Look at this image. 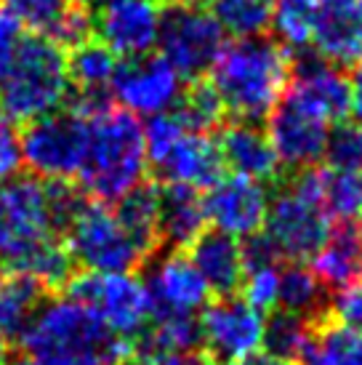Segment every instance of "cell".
<instances>
[{"mask_svg": "<svg viewBox=\"0 0 362 365\" xmlns=\"http://www.w3.org/2000/svg\"><path fill=\"white\" fill-rule=\"evenodd\" d=\"M75 107L88 118V153L81 184L96 203H118L144 184L147 150L136 115L107 102V96H78Z\"/></svg>", "mask_w": 362, "mask_h": 365, "instance_id": "6da1fadb", "label": "cell"}, {"mask_svg": "<svg viewBox=\"0 0 362 365\" xmlns=\"http://www.w3.org/2000/svg\"><path fill=\"white\" fill-rule=\"evenodd\" d=\"M19 341L41 365H125L136 360L133 341L112 334L99 314L72 296L43 302Z\"/></svg>", "mask_w": 362, "mask_h": 365, "instance_id": "7a4b0ae2", "label": "cell"}, {"mask_svg": "<svg viewBox=\"0 0 362 365\" xmlns=\"http://www.w3.org/2000/svg\"><path fill=\"white\" fill-rule=\"evenodd\" d=\"M291 75L293 59L285 46L269 38H248L224 46L211 67V86L227 112L256 123L280 104Z\"/></svg>", "mask_w": 362, "mask_h": 365, "instance_id": "3957f363", "label": "cell"}, {"mask_svg": "<svg viewBox=\"0 0 362 365\" xmlns=\"http://www.w3.org/2000/svg\"><path fill=\"white\" fill-rule=\"evenodd\" d=\"M67 56L48 35L19 38L0 64V115L11 123H32L59 112L70 96Z\"/></svg>", "mask_w": 362, "mask_h": 365, "instance_id": "277c9868", "label": "cell"}, {"mask_svg": "<svg viewBox=\"0 0 362 365\" xmlns=\"http://www.w3.org/2000/svg\"><path fill=\"white\" fill-rule=\"evenodd\" d=\"M61 232L51 213L48 182L16 176L0 187V262L11 272L24 274Z\"/></svg>", "mask_w": 362, "mask_h": 365, "instance_id": "5b68a950", "label": "cell"}, {"mask_svg": "<svg viewBox=\"0 0 362 365\" xmlns=\"http://www.w3.org/2000/svg\"><path fill=\"white\" fill-rule=\"evenodd\" d=\"M24 165L35 179L67 182L83 171L88 153V118L75 104L27 123L21 131Z\"/></svg>", "mask_w": 362, "mask_h": 365, "instance_id": "8992f818", "label": "cell"}, {"mask_svg": "<svg viewBox=\"0 0 362 365\" xmlns=\"http://www.w3.org/2000/svg\"><path fill=\"white\" fill-rule=\"evenodd\" d=\"M64 243L72 262L83 264L86 272H133L150 259L123 230L115 211L96 200L83 203L64 232Z\"/></svg>", "mask_w": 362, "mask_h": 365, "instance_id": "52a82bcc", "label": "cell"}, {"mask_svg": "<svg viewBox=\"0 0 362 365\" xmlns=\"http://www.w3.org/2000/svg\"><path fill=\"white\" fill-rule=\"evenodd\" d=\"M157 48L181 78L200 81L224 51V30L200 3H168L162 6Z\"/></svg>", "mask_w": 362, "mask_h": 365, "instance_id": "ba28073f", "label": "cell"}, {"mask_svg": "<svg viewBox=\"0 0 362 365\" xmlns=\"http://www.w3.org/2000/svg\"><path fill=\"white\" fill-rule=\"evenodd\" d=\"M72 299L83 302L107 323L112 334L136 341L152 323V304L144 280L133 272H81L67 283Z\"/></svg>", "mask_w": 362, "mask_h": 365, "instance_id": "9c48e42d", "label": "cell"}, {"mask_svg": "<svg viewBox=\"0 0 362 365\" xmlns=\"http://www.w3.org/2000/svg\"><path fill=\"white\" fill-rule=\"evenodd\" d=\"M333 230L331 216L320 203H314L301 192H296L291 184H285L280 192L269 200V213L262 232L274 245L280 259L291 264L309 262Z\"/></svg>", "mask_w": 362, "mask_h": 365, "instance_id": "30bf717a", "label": "cell"}, {"mask_svg": "<svg viewBox=\"0 0 362 365\" xmlns=\"http://www.w3.org/2000/svg\"><path fill=\"white\" fill-rule=\"evenodd\" d=\"M197 325L200 344L222 365H245L264 346V314L237 296H219L208 302Z\"/></svg>", "mask_w": 362, "mask_h": 365, "instance_id": "8fae6325", "label": "cell"}, {"mask_svg": "<svg viewBox=\"0 0 362 365\" xmlns=\"http://www.w3.org/2000/svg\"><path fill=\"white\" fill-rule=\"evenodd\" d=\"M328 133L331 123L306 110L288 91L280 104L267 115V139L272 144V153L280 168H288L293 173L312 168L325 158Z\"/></svg>", "mask_w": 362, "mask_h": 365, "instance_id": "7c38bea8", "label": "cell"}, {"mask_svg": "<svg viewBox=\"0 0 362 365\" xmlns=\"http://www.w3.org/2000/svg\"><path fill=\"white\" fill-rule=\"evenodd\" d=\"M184 78L173 70L162 56H141V59H125L115 72L112 81V96L120 107L131 115H162L176 107L184 93Z\"/></svg>", "mask_w": 362, "mask_h": 365, "instance_id": "4fadbf2b", "label": "cell"}, {"mask_svg": "<svg viewBox=\"0 0 362 365\" xmlns=\"http://www.w3.org/2000/svg\"><path fill=\"white\" fill-rule=\"evenodd\" d=\"M160 19V0H107L93 14V32L118 59H141L157 46Z\"/></svg>", "mask_w": 362, "mask_h": 365, "instance_id": "5bb4252c", "label": "cell"}, {"mask_svg": "<svg viewBox=\"0 0 362 365\" xmlns=\"http://www.w3.org/2000/svg\"><path fill=\"white\" fill-rule=\"evenodd\" d=\"M202 200H205V216L216 232L229 235L234 240H248L264 230L272 197L262 182L232 173L213 184L202 195Z\"/></svg>", "mask_w": 362, "mask_h": 365, "instance_id": "9a60e30c", "label": "cell"}, {"mask_svg": "<svg viewBox=\"0 0 362 365\" xmlns=\"http://www.w3.org/2000/svg\"><path fill=\"white\" fill-rule=\"evenodd\" d=\"M147 294L155 317H195L205 309L211 291L187 254L168 251L155 259L147 274Z\"/></svg>", "mask_w": 362, "mask_h": 365, "instance_id": "2e32d148", "label": "cell"}, {"mask_svg": "<svg viewBox=\"0 0 362 365\" xmlns=\"http://www.w3.org/2000/svg\"><path fill=\"white\" fill-rule=\"evenodd\" d=\"M312 46L333 67L362 61V0H314Z\"/></svg>", "mask_w": 362, "mask_h": 365, "instance_id": "e0dca14e", "label": "cell"}, {"mask_svg": "<svg viewBox=\"0 0 362 365\" xmlns=\"http://www.w3.org/2000/svg\"><path fill=\"white\" fill-rule=\"evenodd\" d=\"M288 93L328 123H343L349 115V78L343 70L306 51L293 64Z\"/></svg>", "mask_w": 362, "mask_h": 365, "instance_id": "ac0fdd59", "label": "cell"}, {"mask_svg": "<svg viewBox=\"0 0 362 365\" xmlns=\"http://www.w3.org/2000/svg\"><path fill=\"white\" fill-rule=\"evenodd\" d=\"M162 184L190 187V190H211L224 176V160L219 144L208 133L187 131L179 142L165 153L162 160L152 165Z\"/></svg>", "mask_w": 362, "mask_h": 365, "instance_id": "d6986e66", "label": "cell"}, {"mask_svg": "<svg viewBox=\"0 0 362 365\" xmlns=\"http://www.w3.org/2000/svg\"><path fill=\"white\" fill-rule=\"evenodd\" d=\"M219 153H222L224 168H229L234 176H245L253 182H269L280 171V163L272 153L267 131H262L251 120L224 123L219 133Z\"/></svg>", "mask_w": 362, "mask_h": 365, "instance_id": "ffe728a7", "label": "cell"}, {"mask_svg": "<svg viewBox=\"0 0 362 365\" xmlns=\"http://www.w3.org/2000/svg\"><path fill=\"white\" fill-rule=\"evenodd\" d=\"M190 259L200 272L202 283L216 296H234L242 285L245 264H242V243L229 235L208 230L190 245Z\"/></svg>", "mask_w": 362, "mask_h": 365, "instance_id": "44dd1931", "label": "cell"}, {"mask_svg": "<svg viewBox=\"0 0 362 365\" xmlns=\"http://www.w3.org/2000/svg\"><path fill=\"white\" fill-rule=\"evenodd\" d=\"M309 269L333 294L362 283V230L354 224L333 227L322 248L309 259Z\"/></svg>", "mask_w": 362, "mask_h": 365, "instance_id": "7402d4cb", "label": "cell"}, {"mask_svg": "<svg viewBox=\"0 0 362 365\" xmlns=\"http://www.w3.org/2000/svg\"><path fill=\"white\" fill-rule=\"evenodd\" d=\"M205 200L202 192L190 187L165 184L160 190V240L173 251L190 248L205 232Z\"/></svg>", "mask_w": 362, "mask_h": 365, "instance_id": "603a6c76", "label": "cell"}, {"mask_svg": "<svg viewBox=\"0 0 362 365\" xmlns=\"http://www.w3.org/2000/svg\"><path fill=\"white\" fill-rule=\"evenodd\" d=\"M115 216L123 230L131 235L133 243L144 254L155 256L160 248V190L155 184H139L136 190L120 197L115 205Z\"/></svg>", "mask_w": 362, "mask_h": 365, "instance_id": "cb8c5ba5", "label": "cell"}, {"mask_svg": "<svg viewBox=\"0 0 362 365\" xmlns=\"http://www.w3.org/2000/svg\"><path fill=\"white\" fill-rule=\"evenodd\" d=\"M317 323L291 312H274L264 325L262 352L288 365H301L314 346Z\"/></svg>", "mask_w": 362, "mask_h": 365, "instance_id": "d4e9b609", "label": "cell"}, {"mask_svg": "<svg viewBox=\"0 0 362 365\" xmlns=\"http://www.w3.org/2000/svg\"><path fill=\"white\" fill-rule=\"evenodd\" d=\"M43 285L19 272L0 277V331L6 339H21L32 317L43 307Z\"/></svg>", "mask_w": 362, "mask_h": 365, "instance_id": "484cf974", "label": "cell"}, {"mask_svg": "<svg viewBox=\"0 0 362 365\" xmlns=\"http://www.w3.org/2000/svg\"><path fill=\"white\" fill-rule=\"evenodd\" d=\"M118 67H120V59L104 43L93 38L75 46L67 56L70 83L81 96H104L115 81Z\"/></svg>", "mask_w": 362, "mask_h": 365, "instance_id": "4316f807", "label": "cell"}, {"mask_svg": "<svg viewBox=\"0 0 362 365\" xmlns=\"http://www.w3.org/2000/svg\"><path fill=\"white\" fill-rule=\"evenodd\" d=\"M200 346L197 317H155L147 331L133 341L136 360L144 363L155 355L171 352H195Z\"/></svg>", "mask_w": 362, "mask_h": 365, "instance_id": "83f0119b", "label": "cell"}, {"mask_svg": "<svg viewBox=\"0 0 362 365\" xmlns=\"http://www.w3.org/2000/svg\"><path fill=\"white\" fill-rule=\"evenodd\" d=\"M328 291L314 277V272L304 264H288L280 274V309L299 314L306 320H317L328 312Z\"/></svg>", "mask_w": 362, "mask_h": 365, "instance_id": "f1b7e54d", "label": "cell"}, {"mask_svg": "<svg viewBox=\"0 0 362 365\" xmlns=\"http://www.w3.org/2000/svg\"><path fill=\"white\" fill-rule=\"evenodd\" d=\"M274 0H208V11L234 41L264 38L272 27Z\"/></svg>", "mask_w": 362, "mask_h": 365, "instance_id": "f546056e", "label": "cell"}, {"mask_svg": "<svg viewBox=\"0 0 362 365\" xmlns=\"http://www.w3.org/2000/svg\"><path fill=\"white\" fill-rule=\"evenodd\" d=\"M176 107H179L176 115L187 125V131L211 133L213 128L224 125L227 107H224L222 96L216 93V88L211 86V81H192L184 88Z\"/></svg>", "mask_w": 362, "mask_h": 365, "instance_id": "4dcf8cb0", "label": "cell"}, {"mask_svg": "<svg viewBox=\"0 0 362 365\" xmlns=\"http://www.w3.org/2000/svg\"><path fill=\"white\" fill-rule=\"evenodd\" d=\"M304 363L312 365H362V331L325 320L317 325L314 346Z\"/></svg>", "mask_w": 362, "mask_h": 365, "instance_id": "1f68e13d", "label": "cell"}, {"mask_svg": "<svg viewBox=\"0 0 362 365\" xmlns=\"http://www.w3.org/2000/svg\"><path fill=\"white\" fill-rule=\"evenodd\" d=\"M312 19L314 0H274L272 9V27L280 38V46L288 51L304 53L306 46H312Z\"/></svg>", "mask_w": 362, "mask_h": 365, "instance_id": "d6a6232c", "label": "cell"}, {"mask_svg": "<svg viewBox=\"0 0 362 365\" xmlns=\"http://www.w3.org/2000/svg\"><path fill=\"white\" fill-rule=\"evenodd\" d=\"M328 168V165H325ZM322 208L333 224H354L362 213V184L357 173H343L328 168L325 173V195Z\"/></svg>", "mask_w": 362, "mask_h": 365, "instance_id": "836d02e7", "label": "cell"}, {"mask_svg": "<svg viewBox=\"0 0 362 365\" xmlns=\"http://www.w3.org/2000/svg\"><path fill=\"white\" fill-rule=\"evenodd\" d=\"M325 163L333 171L360 173L362 168V131L354 123H336L328 133Z\"/></svg>", "mask_w": 362, "mask_h": 365, "instance_id": "e575fe53", "label": "cell"}, {"mask_svg": "<svg viewBox=\"0 0 362 365\" xmlns=\"http://www.w3.org/2000/svg\"><path fill=\"white\" fill-rule=\"evenodd\" d=\"M280 264H269V267H256L248 269L242 277V302L251 304L256 312H272L280 307Z\"/></svg>", "mask_w": 362, "mask_h": 365, "instance_id": "d590c367", "label": "cell"}, {"mask_svg": "<svg viewBox=\"0 0 362 365\" xmlns=\"http://www.w3.org/2000/svg\"><path fill=\"white\" fill-rule=\"evenodd\" d=\"M43 35H48L59 48H70L72 51L75 46L90 41V35H93V14H90V9H83L78 3H67V9L59 14V19L53 21Z\"/></svg>", "mask_w": 362, "mask_h": 365, "instance_id": "8d00e7d4", "label": "cell"}, {"mask_svg": "<svg viewBox=\"0 0 362 365\" xmlns=\"http://www.w3.org/2000/svg\"><path fill=\"white\" fill-rule=\"evenodd\" d=\"M3 6L19 19V24L46 32L67 9V0H3Z\"/></svg>", "mask_w": 362, "mask_h": 365, "instance_id": "74e56055", "label": "cell"}, {"mask_svg": "<svg viewBox=\"0 0 362 365\" xmlns=\"http://www.w3.org/2000/svg\"><path fill=\"white\" fill-rule=\"evenodd\" d=\"M24 168V153H21V131L16 123L0 115V187L14 182Z\"/></svg>", "mask_w": 362, "mask_h": 365, "instance_id": "f35d334b", "label": "cell"}, {"mask_svg": "<svg viewBox=\"0 0 362 365\" xmlns=\"http://www.w3.org/2000/svg\"><path fill=\"white\" fill-rule=\"evenodd\" d=\"M328 312H331L333 323H341L346 328L362 331V283L352 285V288H346V291L333 296Z\"/></svg>", "mask_w": 362, "mask_h": 365, "instance_id": "ab89813d", "label": "cell"}, {"mask_svg": "<svg viewBox=\"0 0 362 365\" xmlns=\"http://www.w3.org/2000/svg\"><path fill=\"white\" fill-rule=\"evenodd\" d=\"M19 38H21L19 19L6 6H0V64L9 59V53L14 51V46L19 43Z\"/></svg>", "mask_w": 362, "mask_h": 365, "instance_id": "60d3db41", "label": "cell"}, {"mask_svg": "<svg viewBox=\"0 0 362 365\" xmlns=\"http://www.w3.org/2000/svg\"><path fill=\"white\" fill-rule=\"evenodd\" d=\"M349 115H352L354 125L362 131V61L354 67L352 78H349Z\"/></svg>", "mask_w": 362, "mask_h": 365, "instance_id": "b9f144b4", "label": "cell"}, {"mask_svg": "<svg viewBox=\"0 0 362 365\" xmlns=\"http://www.w3.org/2000/svg\"><path fill=\"white\" fill-rule=\"evenodd\" d=\"M141 365H208V357L195 352H171V355H155Z\"/></svg>", "mask_w": 362, "mask_h": 365, "instance_id": "7bdbcfd3", "label": "cell"}, {"mask_svg": "<svg viewBox=\"0 0 362 365\" xmlns=\"http://www.w3.org/2000/svg\"><path fill=\"white\" fill-rule=\"evenodd\" d=\"M0 365H41V363H38L35 357H30V355H27V352H24V355L6 357V360H3V363H0Z\"/></svg>", "mask_w": 362, "mask_h": 365, "instance_id": "ee69618b", "label": "cell"}, {"mask_svg": "<svg viewBox=\"0 0 362 365\" xmlns=\"http://www.w3.org/2000/svg\"><path fill=\"white\" fill-rule=\"evenodd\" d=\"M245 365H288V363H282V360H277V357H269V355H264V352H259V355L253 357V360H248Z\"/></svg>", "mask_w": 362, "mask_h": 365, "instance_id": "f6af8a7d", "label": "cell"}, {"mask_svg": "<svg viewBox=\"0 0 362 365\" xmlns=\"http://www.w3.org/2000/svg\"><path fill=\"white\" fill-rule=\"evenodd\" d=\"M72 3H78L83 9H90V6H101V3H107V0H72Z\"/></svg>", "mask_w": 362, "mask_h": 365, "instance_id": "bcb514c9", "label": "cell"}, {"mask_svg": "<svg viewBox=\"0 0 362 365\" xmlns=\"http://www.w3.org/2000/svg\"><path fill=\"white\" fill-rule=\"evenodd\" d=\"M6 341H9V339H6L3 331H0V363H3V357H6Z\"/></svg>", "mask_w": 362, "mask_h": 365, "instance_id": "7dc6e473", "label": "cell"}, {"mask_svg": "<svg viewBox=\"0 0 362 365\" xmlns=\"http://www.w3.org/2000/svg\"><path fill=\"white\" fill-rule=\"evenodd\" d=\"M168 3H200V0H168Z\"/></svg>", "mask_w": 362, "mask_h": 365, "instance_id": "c3c4849f", "label": "cell"}, {"mask_svg": "<svg viewBox=\"0 0 362 365\" xmlns=\"http://www.w3.org/2000/svg\"><path fill=\"white\" fill-rule=\"evenodd\" d=\"M125 365H141L139 360H131V363H125Z\"/></svg>", "mask_w": 362, "mask_h": 365, "instance_id": "681fc988", "label": "cell"}, {"mask_svg": "<svg viewBox=\"0 0 362 365\" xmlns=\"http://www.w3.org/2000/svg\"><path fill=\"white\" fill-rule=\"evenodd\" d=\"M357 176H360V184H362V168H360V173H357Z\"/></svg>", "mask_w": 362, "mask_h": 365, "instance_id": "f907efd6", "label": "cell"}, {"mask_svg": "<svg viewBox=\"0 0 362 365\" xmlns=\"http://www.w3.org/2000/svg\"><path fill=\"white\" fill-rule=\"evenodd\" d=\"M301 365H312V363H301Z\"/></svg>", "mask_w": 362, "mask_h": 365, "instance_id": "816d5d0a", "label": "cell"}]
</instances>
